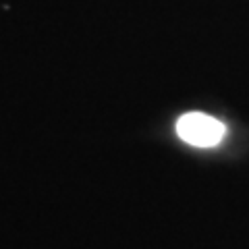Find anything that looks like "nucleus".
I'll return each instance as SVG.
<instances>
[{"mask_svg": "<svg viewBox=\"0 0 249 249\" xmlns=\"http://www.w3.org/2000/svg\"><path fill=\"white\" fill-rule=\"evenodd\" d=\"M177 133L191 145L210 147L224 137V124L204 112H189L177 121Z\"/></svg>", "mask_w": 249, "mask_h": 249, "instance_id": "nucleus-1", "label": "nucleus"}]
</instances>
